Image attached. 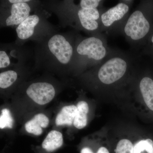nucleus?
<instances>
[{"instance_id": "f03ea898", "label": "nucleus", "mask_w": 153, "mask_h": 153, "mask_svg": "<svg viewBox=\"0 0 153 153\" xmlns=\"http://www.w3.org/2000/svg\"><path fill=\"white\" fill-rule=\"evenodd\" d=\"M111 50L102 33L87 37L77 35L70 70L81 72L91 69L101 63Z\"/></svg>"}, {"instance_id": "2eb2a0df", "label": "nucleus", "mask_w": 153, "mask_h": 153, "mask_svg": "<svg viewBox=\"0 0 153 153\" xmlns=\"http://www.w3.org/2000/svg\"><path fill=\"white\" fill-rule=\"evenodd\" d=\"M145 151L153 153V141L151 139L142 140L134 146V153H141Z\"/></svg>"}, {"instance_id": "1a4fd4ad", "label": "nucleus", "mask_w": 153, "mask_h": 153, "mask_svg": "<svg viewBox=\"0 0 153 153\" xmlns=\"http://www.w3.org/2000/svg\"><path fill=\"white\" fill-rule=\"evenodd\" d=\"M49 124V119L43 114H38L25 125L26 130L29 133L40 135L43 133L42 128H46Z\"/></svg>"}, {"instance_id": "dca6fc26", "label": "nucleus", "mask_w": 153, "mask_h": 153, "mask_svg": "<svg viewBox=\"0 0 153 153\" xmlns=\"http://www.w3.org/2000/svg\"><path fill=\"white\" fill-rule=\"evenodd\" d=\"M13 124V120L10 110L7 108L2 110L1 114L0 116V128H12Z\"/></svg>"}, {"instance_id": "39448f33", "label": "nucleus", "mask_w": 153, "mask_h": 153, "mask_svg": "<svg viewBox=\"0 0 153 153\" xmlns=\"http://www.w3.org/2000/svg\"><path fill=\"white\" fill-rule=\"evenodd\" d=\"M133 2L134 1H121L114 7L103 11L100 22L101 33L105 32L109 34L122 33Z\"/></svg>"}, {"instance_id": "0eeeda50", "label": "nucleus", "mask_w": 153, "mask_h": 153, "mask_svg": "<svg viewBox=\"0 0 153 153\" xmlns=\"http://www.w3.org/2000/svg\"><path fill=\"white\" fill-rule=\"evenodd\" d=\"M22 46L16 44L14 45L1 46L0 50V68L19 67L25 66V49Z\"/></svg>"}, {"instance_id": "4468645a", "label": "nucleus", "mask_w": 153, "mask_h": 153, "mask_svg": "<svg viewBox=\"0 0 153 153\" xmlns=\"http://www.w3.org/2000/svg\"><path fill=\"white\" fill-rule=\"evenodd\" d=\"M19 73L16 69H9L0 73V88L4 89L9 88L16 82Z\"/></svg>"}, {"instance_id": "aec40b11", "label": "nucleus", "mask_w": 153, "mask_h": 153, "mask_svg": "<svg viewBox=\"0 0 153 153\" xmlns=\"http://www.w3.org/2000/svg\"><path fill=\"white\" fill-rule=\"evenodd\" d=\"M97 153H109V152L106 148L102 147L99 149Z\"/></svg>"}, {"instance_id": "ddd939ff", "label": "nucleus", "mask_w": 153, "mask_h": 153, "mask_svg": "<svg viewBox=\"0 0 153 153\" xmlns=\"http://www.w3.org/2000/svg\"><path fill=\"white\" fill-rule=\"evenodd\" d=\"M77 112L73 125L76 128L82 129L87 125V114L89 111L88 104L86 102L80 101L76 105Z\"/></svg>"}, {"instance_id": "a211bd4d", "label": "nucleus", "mask_w": 153, "mask_h": 153, "mask_svg": "<svg viewBox=\"0 0 153 153\" xmlns=\"http://www.w3.org/2000/svg\"><path fill=\"white\" fill-rule=\"evenodd\" d=\"M104 1L101 0H81L78 5L81 9L85 10L102 9Z\"/></svg>"}, {"instance_id": "6ab92c4d", "label": "nucleus", "mask_w": 153, "mask_h": 153, "mask_svg": "<svg viewBox=\"0 0 153 153\" xmlns=\"http://www.w3.org/2000/svg\"><path fill=\"white\" fill-rule=\"evenodd\" d=\"M30 0H9L8 2L10 4H18V3H28L31 2Z\"/></svg>"}, {"instance_id": "9b49d317", "label": "nucleus", "mask_w": 153, "mask_h": 153, "mask_svg": "<svg viewBox=\"0 0 153 153\" xmlns=\"http://www.w3.org/2000/svg\"><path fill=\"white\" fill-rule=\"evenodd\" d=\"M77 112V108L75 105H67L63 107L58 114L55 120L57 126L72 125Z\"/></svg>"}, {"instance_id": "20e7f679", "label": "nucleus", "mask_w": 153, "mask_h": 153, "mask_svg": "<svg viewBox=\"0 0 153 153\" xmlns=\"http://www.w3.org/2000/svg\"><path fill=\"white\" fill-rule=\"evenodd\" d=\"M54 32L44 15L39 13L30 15L16 28V44L22 46L25 41L30 40L38 42Z\"/></svg>"}, {"instance_id": "f8f14e48", "label": "nucleus", "mask_w": 153, "mask_h": 153, "mask_svg": "<svg viewBox=\"0 0 153 153\" xmlns=\"http://www.w3.org/2000/svg\"><path fill=\"white\" fill-rule=\"evenodd\" d=\"M63 135L60 131H52L47 135L42 143V148L49 152H53L63 144Z\"/></svg>"}, {"instance_id": "7ed1b4c3", "label": "nucleus", "mask_w": 153, "mask_h": 153, "mask_svg": "<svg viewBox=\"0 0 153 153\" xmlns=\"http://www.w3.org/2000/svg\"><path fill=\"white\" fill-rule=\"evenodd\" d=\"M58 10L60 19L76 30H82L91 35L102 33L100 30V16L102 9L85 10L73 2L66 1Z\"/></svg>"}, {"instance_id": "9d476101", "label": "nucleus", "mask_w": 153, "mask_h": 153, "mask_svg": "<svg viewBox=\"0 0 153 153\" xmlns=\"http://www.w3.org/2000/svg\"><path fill=\"white\" fill-rule=\"evenodd\" d=\"M139 88L146 105L153 111V79L149 76H144L140 81Z\"/></svg>"}, {"instance_id": "412c9836", "label": "nucleus", "mask_w": 153, "mask_h": 153, "mask_svg": "<svg viewBox=\"0 0 153 153\" xmlns=\"http://www.w3.org/2000/svg\"><path fill=\"white\" fill-rule=\"evenodd\" d=\"M80 153H94L89 148L85 147L81 150Z\"/></svg>"}, {"instance_id": "423d86ee", "label": "nucleus", "mask_w": 153, "mask_h": 153, "mask_svg": "<svg viewBox=\"0 0 153 153\" xmlns=\"http://www.w3.org/2000/svg\"><path fill=\"white\" fill-rule=\"evenodd\" d=\"M22 3L10 4L7 7L4 16L1 18V25L4 27L19 26L29 16L32 10L30 3Z\"/></svg>"}, {"instance_id": "4be33fe9", "label": "nucleus", "mask_w": 153, "mask_h": 153, "mask_svg": "<svg viewBox=\"0 0 153 153\" xmlns=\"http://www.w3.org/2000/svg\"><path fill=\"white\" fill-rule=\"evenodd\" d=\"M151 42H152V44L153 45V34L152 35V37H151Z\"/></svg>"}, {"instance_id": "f257e3e1", "label": "nucleus", "mask_w": 153, "mask_h": 153, "mask_svg": "<svg viewBox=\"0 0 153 153\" xmlns=\"http://www.w3.org/2000/svg\"><path fill=\"white\" fill-rule=\"evenodd\" d=\"M77 35L74 32L55 31L38 41L35 49V67L70 70Z\"/></svg>"}, {"instance_id": "f3484780", "label": "nucleus", "mask_w": 153, "mask_h": 153, "mask_svg": "<svg viewBox=\"0 0 153 153\" xmlns=\"http://www.w3.org/2000/svg\"><path fill=\"white\" fill-rule=\"evenodd\" d=\"M134 146L129 140L123 139L118 143L115 149L116 153H134Z\"/></svg>"}, {"instance_id": "6e6552de", "label": "nucleus", "mask_w": 153, "mask_h": 153, "mask_svg": "<svg viewBox=\"0 0 153 153\" xmlns=\"http://www.w3.org/2000/svg\"><path fill=\"white\" fill-rule=\"evenodd\" d=\"M27 95L37 104L43 105L50 102L56 94L55 87L48 82H33L26 91Z\"/></svg>"}]
</instances>
